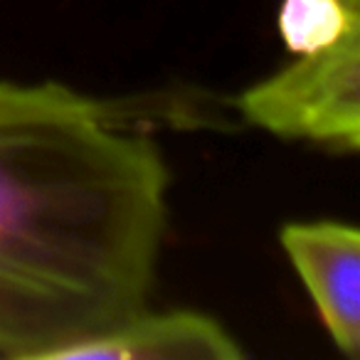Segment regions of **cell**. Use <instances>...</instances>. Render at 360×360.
Returning <instances> with one entry per match:
<instances>
[{"label": "cell", "instance_id": "cell-1", "mask_svg": "<svg viewBox=\"0 0 360 360\" xmlns=\"http://www.w3.org/2000/svg\"><path fill=\"white\" fill-rule=\"evenodd\" d=\"M134 104L0 82V355L50 360L148 309L168 168Z\"/></svg>", "mask_w": 360, "mask_h": 360}, {"label": "cell", "instance_id": "cell-2", "mask_svg": "<svg viewBox=\"0 0 360 360\" xmlns=\"http://www.w3.org/2000/svg\"><path fill=\"white\" fill-rule=\"evenodd\" d=\"M242 119L281 139L360 148V25L237 96Z\"/></svg>", "mask_w": 360, "mask_h": 360}, {"label": "cell", "instance_id": "cell-3", "mask_svg": "<svg viewBox=\"0 0 360 360\" xmlns=\"http://www.w3.org/2000/svg\"><path fill=\"white\" fill-rule=\"evenodd\" d=\"M281 250L301 276L335 348L360 358V232L335 220L289 222Z\"/></svg>", "mask_w": 360, "mask_h": 360}, {"label": "cell", "instance_id": "cell-4", "mask_svg": "<svg viewBox=\"0 0 360 360\" xmlns=\"http://www.w3.org/2000/svg\"><path fill=\"white\" fill-rule=\"evenodd\" d=\"M237 338L200 311L143 309L124 323L60 348L50 360H240Z\"/></svg>", "mask_w": 360, "mask_h": 360}, {"label": "cell", "instance_id": "cell-5", "mask_svg": "<svg viewBox=\"0 0 360 360\" xmlns=\"http://www.w3.org/2000/svg\"><path fill=\"white\" fill-rule=\"evenodd\" d=\"M360 25V0H284L279 35L294 55L319 50Z\"/></svg>", "mask_w": 360, "mask_h": 360}]
</instances>
